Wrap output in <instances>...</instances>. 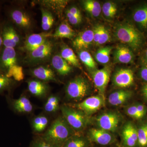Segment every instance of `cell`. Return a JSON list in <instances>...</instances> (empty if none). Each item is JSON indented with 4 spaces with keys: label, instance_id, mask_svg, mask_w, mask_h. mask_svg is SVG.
Listing matches in <instances>:
<instances>
[{
    "label": "cell",
    "instance_id": "6da1fadb",
    "mask_svg": "<svg viewBox=\"0 0 147 147\" xmlns=\"http://www.w3.org/2000/svg\"><path fill=\"white\" fill-rule=\"evenodd\" d=\"M75 131L63 117H59L53 123L43 135V140L58 147L74 135Z\"/></svg>",
    "mask_w": 147,
    "mask_h": 147
},
{
    "label": "cell",
    "instance_id": "7a4b0ae2",
    "mask_svg": "<svg viewBox=\"0 0 147 147\" xmlns=\"http://www.w3.org/2000/svg\"><path fill=\"white\" fill-rule=\"evenodd\" d=\"M115 35L121 42L126 44L132 50L140 49L144 42L142 34L131 24L122 23L118 24L115 29Z\"/></svg>",
    "mask_w": 147,
    "mask_h": 147
},
{
    "label": "cell",
    "instance_id": "3957f363",
    "mask_svg": "<svg viewBox=\"0 0 147 147\" xmlns=\"http://www.w3.org/2000/svg\"><path fill=\"white\" fill-rule=\"evenodd\" d=\"M61 111L64 119L74 131L80 132L86 127L89 119L82 111L67 106L62 107Z\"/></svg>",
    "mask_w": 147,
    "mask_h": 147
},
{
    "label": "cell",
    "instance_id": "277c9868",
    "mask_svg": "<svg viewBox=\"0 0 147 147\" xmlns=\"http://www.w3.org/2000/svg\"><path fill=\"white\" fill-rule=\"evenodd\" d=\"M90 90V85L88 81L83 77H78L68 83L66 93L69 99L78 101L88 95Z\"/></svg>",
    "mask_w": 147,
    "mask_h": 147
},
{
    "label": "cell",
    "instance_id": "5b68a950",
    "mask_svg": "<svg viewBox=\"0 0 147 147\" xmlns=\"http://www.w3.org/2000/svg\"><path fill=\"white\" fill-rule=\"evenodd\" d=\"M18 65L14 48L4 47L0 53V70L9 77L11 71Z\"/></svg>",
    "mask_w": 147,
    "mask_h": 147
},
{
    "label": "cell",
    "instance_id": "8992f818",
    "mask_svg": "<svg viewBox=\"0 0 147 147\" xmlns=\"http://www.w3.org/2000/svg\"><path fill=\"white\" fill-rule=\"evenodd\" d=\"M105 104L104 96L101 95L87 98L82 102L74 105V108L82 111L88 115L101 109Z\"/></svg>",
    "mask_w": 147,
    "mask_h": 147
},
{
    "label": "cell",
    "instance_id": "52a82bcc",
    "mask_svg": "<svg viewBox=\"0 0 147 147\" xmlns=\"http://www.w3.org/2000/svg\"><path fill=\"white\" fill-rule=\"evenodd\" d=\"M121 121V116L117 113L114 112H107L101 114L96 120L99 128L110 132L117 130Z\"/></svg>",
    "mask_w": 147,
    "mask_h": 147
},
{
    "label": "cell",
    "instance_id": "ba28073f",
    "mask_svg": "<svg viewBox=\"0 0 147 147\" xmlns=\"http://www.w3.org/2000/svg\"><path fill=\"white\" fill-rule=\"evenodd\" d=\"M95 70L92 73L94 83L100 95L104 96L106 87L110 81L111 69L110 67L105 66L101 69Z\"/></svg>",
    "mask_w": 147,
    "mask_h": 147
},
{
    "label": "cell",
    "instance_id": "9c48e42d",
    "mask_svg": "<svg viewBox=\"0 0 147 147\" xmlns=\"http://www.w3.org/2000/svg\"><path fill=\"white\" fill-rule=\"evenodd\" d=\"M134 74L129 69H121L116 71L113 76L114 86L121 88L130 86L134 82Z\"/></svg>",
    "mask_w": 147,
    "mask_h": 147
},
{
    "label": "cell",
    "instance_id": "30bf717a",
    "mask_svg": "<svg viewBox=\"0 0 147 147\" xmlns=\"http://www.w3.org/2000/svg\"><path fill=\"white\" fill-rule=\"evenodd\" d=\"M51 36H53V34L50 32L33 34L29 36L25 41L24 48L31 53L45 43L47 38Z\"/></svg>",
    "mask_w": 147,
    "mask_h": 147
},
{
    "label": "cell",
    "instance_id": "8fae6325",
    "mask_svg": "<svg viewBox=\"0 0 147 147\" xmlns=\"http://www.w3.org/2000/svg\"><path fill=\"white\" fill-rule=\"evenodd\" d=\"M1 35L4 47L14 48L20 42V38L18 34L13 27L10 25L3 28Z\"/></svg>",
    "mask_w": 147,
    "mask_h": 147
},
{
    "label": "cell",
    "instance_id": "7c38bea8",
    "mask_svg": "<svg viewBox=\"0 0 147 147\" xmlns=\"http://www.w3.org/2000/svg\"><path fill=\"white\" fill-rule=\"evenodd\" d=\"M93 40V30H88L80 33L74 40L72 44L77 50H83L88 48Z\"/></svg>",
    "mask_w": 147,
    "mask_h": 147
},
{
    "label": "cell",
    "instance_id": "4fadbf2b",
    "mask_svg": "<svg viewBox=\"0 0 147 147\" xmlns=\"http://www.w3.org/2000/svg\"><path fill=\"white\" fill-rule=\"evenodd\" d=\"M88 134L92 140L100 145H107L113 141V137L111 132L101 129H91Z\"/></svg>",
    "mask_w": 147,
    "mask_h": 147
},
{
    "label": "cell",
    "instance_id": "5bb4252c",
    "mask_svg": "<svg viewBox=\"0 0 147 147\" xmlns=\"http://www.w3.org/2000/svg\"><path fill=\"white\" fill-rule=\"evenodd\" d=\"M122 136L125 144L127 146L134 147L138 142L137 129L131 122L127 123L124 126Z\"/></svg>",
    "mask_w": 147,
    "mask_h": 147
},
{
    "label": "cell",
    "instance_id": "9a60e30c",
    "mask_svg": "<svg viewBox=\"0 0 147 147\" xmlns=\"http://www.w3.org/2000/svg\"><path fill=\"white\" fill-rule=\"evenodd\" d=\"M114 61L118 63H131L134 60V56L132 51L125 46L117 47L114 52Z\"/></svg>",
    "mask_w": 147,
    "mask_h": 147
},
{
    "label": "cell",
    "instance_id": "2e32d148",
    "mask_svg": "<svg viewBox=\"0 0 147 147\" xmlns=\"http://www.w3.org/2000/svg\"><path fill=\"white\" fill-rule=\"evenodd\" d=\"M9 15L12 21L19 27L28 28L31 25L30 18L23 11L13 9L11 11Z\"/></svg>",
    "mask_w": 147,
    "mask_h": 147
},
{
    "label": "cell",
    "instance_id": "e0dca14e",
    "mask_svg": "<svg viewBox=\"0 0 147 147\" xmlns=\"http://www.w3.org/2000/svg\"><path fill=\"white\" fill-rule=\"evenodd\" d=\"M53 48L52 42L47 40L45 43L30 53V57L34 61L45 59L51 55Z\"/></svg>",
    "mask_w": 147,
    "mask_h": 147
},
{
    "label": "cell",
    "instance_id": "ac0fdd59",
    "mask_svg": "<svg viewBox=\"0 0 147 147\" xmlns=\"http://www.w3.org/2000/svg\"><path fill=\"white\" fill-rule=\"evenodd\" d=\"M130 91L121 89L112 93L108 97V102L113 106H119L124 104L131 97Z\"/></svg>",
    "mask_w": 147,
    "mask_h": 147
},
{
    "label": "cell",
    "instance_id": "d6986e66",
    "mask_svg": "<svg viewBox=\"0 0 147 147\" xmlns=\"http://www.w3.org/2000/svg\"><path fill=\"white\" fill-rule=\"evenodd\" d=\"M53 67L59 74L62 76L67 75L72 70L71 65L61 57L60 55H55L52 59Z\"/></svg>",
    "mask_w": 147,
    "mask_h": 147
},
{
    "label": "cell",
    "instance_id": "ffe728a7",
    "mask_svg": "<svg viewBox=\"0 0 147 147\" xmlns=\"http://www.w3.org/2000/svg\"><path fill=\"white\" fill-rule=\"evenodd\" d=\"M11 105L13 110L18 113H30L33 110V106L29 99L25 96L12 100Z\"/></svg>",
    "mask_w": 147,
    "mask_h": 147
},
{
    "label": "cell",
    "instance_id": "44dd1931",
    "mask_svg": "<svg viewBox=\"0 0 147 147\" xmlns=\"http://www.w3.org/2000/svg\"><path fill=\"white\" fill-rule=\"evenodd\" d=\"M134 21L142 28L147 29V5L135 9L133 13Z\"/></svg>",
    "mask_w": 147,
    "mask_h": 147
},
{
    "label": "cell",
    "instance_id": "7402d4cb",
    "mask_svg": "<svg viewBox=\"0 0 147 147\" xmlns=\"http://www.w3.org/2000/svg\"><path fill=\"white\" fill-rule=\"evenodd\" d=\"M33 74L38 79L44 81H56L55 74L52 69L40 66L33 70Z\"/></svg>",
    "mask_w": 147,
    "mask_h": 147
},
{
    "label": "cell",
    "instance_id": "603a6c76",
    "mask_svg": "<svg viewBox=\"0 0 147 147\" xmlns=\"http://www.w3.org/2000/svg\"><path fill=\"white\" fill-rule=\"evenodd\" d=\"M28 88L30 92L37 96L45 94L47 90V87L40 81L32 80L28 82Z\"/></svg>",
    "mask_w": 147,
    "mask_h": 147
},
{
    "label": "cell",
    "instance_id": "cb8c5ba5",
    "mask_svg": "<svg viewBox=\"0 0 147 147\" xmlns=\"http://www.w3.org/2000/svg\"><path fill=\"white\" fill-rule=\"evenodd\" d=\"M60 55L69 65L81 68L79 60L71 48L67 47H63L61 50Z\"/></svg>",
    "mask_w": 147,
    "mask_h": 147
},
{
    "label": "cell",
    "instance_id": "d4e9b609",
    "mask_svg": "<svg viewBox=\"0 0 147 147\" xmlns=\"http://www.w3.org/2000/svg\"><path fill=\"white\" fill-rule=\"evenodd\" d=\"M74 30L67 23H63L58 27L56 31L53 34V36L60 38L71 39L74 36Z\"/></svg>",
    "mask_w": 147,
    "mask_h": 147
},
{
    "label": "cell",
    "instance_id": "484cf974",
    "mask_svg": "<svg viewBox=\"0 0 147 147\" xmlns=\"http://www.w3.org/2000/svg\"><path fill=\"white\" fill-rule=\"evenodd\" d=\"M85 9L93 17H98L102 11L100 4L98 2L93 0H86L83 1Z\"/></svg>",
    "mask_w": 147,
    "mask_h": 147
},
{
    "label": "cell",
    "instance_id": "4316f807",
    "mask_svg": "<svg viewBox=\"0 0 147 147\" xmlns=\"http://www.w3.org/2000/svg\"><path fill=\"white\" fill-rule=\"evenodd\" d=\"M112 50L113 47L109 46L98 49L95 55L96 60L100 63H108L110 61V53Z\"/></svg>",
    "mask_w": 147,
    "mask_h": 147
},
{
    "label": "cell",
    "instance_id": "83f0119b",
    "mask_svg": "<svg viewBox=\"0 0 147 147\" xmlns=\"http://www.w3.org/2000/svg\"><path fill=\"white\" fill-rule=\"evenodd\" d=\"M80 60L84 65L90 70H96V64L93 58L89 52L85 50H82L79 53Z\"/></svg>",
    "mask_w": 147,
    "mask_h": 147
},
{
    "label": "cell",
    "instance_id": "f1b7e54d",
    "mask_svg": "<svg viewBox=\"0 0 147 147\" xmlns=\"http://www.w3.org/2000/svg\"><path fill=\"white\" fill-rule=\"evenodd\" d=\"M42 21L41 27L44 31L49 30L53 26L54 23V18L52 13L45 9L41 8Z\"/></svg>",
    "mask_w": 147,
    "mask_h": 147
},
{
    "label": "cell",
    "instance_id": "f546056e",
    "mask_svg": "<svg viewBox=\"0 0 147 147\" xmlns=\"http://www.w3.org/2000/svg\"><path fill=\"white\" fill-rule=\"evenodd\" d=\"M73 136L63 143L62 147H86V142L84 138L79 136Z\"/></svg>",
    "mask_w": 147,
    "mask_h": 147
},
{
    "label": "cell",
    "instance_id": "4dcf8cb0",
    "mask_svg": "<svg viewBox=\"0 0 147 147\" xmlns=\"http://www.w3.org/2000/svg\"><path fill=\"white\" fill-rule=\"evenodd\" d=\"M13 81L3 72L0 71V93L10 90L13 86Z\"/></svg>",
    "mask_w": 147,
    "mask_h": 147
},
{
    "label": "cell",
    "instance_id": "1f68e13d",
    "mask_svg": "<svg viewBox=\"0 0 147 147\" xmlns=\"http://www.w3.org/2000/svg\"><path fill=\"white\" fill-rule=\"evenodd\" d=\"M117 6L115 3L112 2H107L103 4L102 7V11L103 15L106 18H113L117 13Z\"/></svg>",
    "mask_w": 147,
    "mask_h": 147
},
{
    "label": "cell",
    "instance_id": "d6a6232c",
    "mask_svg": "<svg viewBox=\"0 0 147 147\" xmlns=\"http://www.w3.org/2000/svg\"><path fill=\"white\" fill-rule=\"evenodd\" d=\"M48 123V119L44 116H40L35 118L32 122V126L35 131L41 132L46 128Z\"/></svg>",
    "mask_w": 147,
    "mask_h": 147
},
{
    "label": "cell",
    "instance_id": "836d02e7",
    "mask_svg": "<svg viewBox=\"0 0 147 147\" xmlns=\"http://www.w3.org/2000/svg\"><path fill=\"white\" fill-rule=\"evenodd\" d=\"M59 108V98L55 96H51L48 98L44 106L45 110L48 113L56 112Z\"/></svg>",
    "mask_w": 147,
    "mask_h": 147
},
{
    "label": "cell",
    "instance_id": "e575fe53",
    "mask_svg": "<svg viewBox=\"0 0 147 147\" xmlns=\"http://www.w3.org/2000/svg\"><path fill=\"white\" fill-rule=\"evenodd\" d=\"M138 132V142L141 146H147V122L141 125Z\"/></svg>",
    "mask_w": 147,
    "mask_h": 147
},
{
    "label": "cell",
    "instance_id": "d590c367",
    "mask_svg": "<svg viewBox=\"0 0 147 147\" xmlns=\"http://www.w3.org/2000/svg\"><path fill=\"white\" fill-rule=\"evenodd\" d=\"M110 39V34L107 29L101 25V33L99 41L97 45H101L109 42Z\"/></svg>",
    "mask_w": 147,
    "mask_h": 147
},
{
    "label": "cell",
    "instance_id": "8d00e7d4",
    "mask_svg": "<svg viewBox=\"0 0 147 147\" xmlns=\"http://www.w3.org/2000/svg\"><path fill=\"white\" fill-rule=\"evenodd\" d=\"M127 115L131 118L136 119H140L142 118L137 110L136 105L129 106L127 109Z\"/></svg>",
    "mask_w": 147,
    "mask_h": 147
},
{
    "label": "cell",
    "instance_id": "74e56055",
    "mask_svg": "<svg viewBox=\"0 0 147 147\" xmlns=\"http://www.w3.org/2000/svg\"><path fill=\"white\" fill-rule=\"evenodd\" d=\"M66 16L68 18L69 23L73 25H77L80 24L82 21V18L74 16L68 10L66 12Z\"/></svg>",
    "mask_w": 147,
    "mask_h": 147
},
{
    "label": "cell",
    "instance_id": "f35d334b",
    "mask_svg": "<svg viewBox=\"0 0 147 147\" xmlns=\"http://www.w3.org/2000/svg\"><path fill=\"white\" fill-rule=\"evenodd\" d=\"M101 25H98L95 26L94 28L93 31L94 34V40L96 44L97 45L100 36V33H101Z\"/></svg>",
    "mask_w": 147,
    "mask_h": 147
},
{
    "label": "cell",
    "instance_id": "ab89813d",
    "mask_svg": "<svg viewBox=\"0 0 147 147\" xmlns=\"http://www.w3.org/2000/svg\"><path fill=\"white\" fill-rule=\"evenodd\" d=\"M74 16H77V17L82 18V15L81 11L79 9L76 7H71L69 9H67Z\"/></svg>",
    "mask_w": 147,
    "mask_h": 147
},
{
    "label": "cell",
    "instance_id": "60d3db41",
    "mask_svg": "<svg viewBox=\"0 0 147 147\" xmlns=\"http://www.w3.org/2000/svg\"><path fill=\"white\" fill-rule=\"evenodd\" d=\"M141 78L145 82H147V65L144 66L140 71Z\"/></svg>",
    "mask_w": 147,
    "mask_h": 147
},
{
    "label": "cell",
    "instance_id": "b9f144b4",
    "mask_svg": "<svg viewBox=\"0 0 147 147\" xmlns=\"http://www.w3.org/2000/svg\"><path fill=\"white\" fill-rule=\"evenodd\" d=\"M34 147H57L53 145L45 142L44 140L37 142Z\"/></svg>",
    "mask_w": 147,
    "mask_h": 147
},
{
    "label": "cell",
    "instance_id": "7bdbcfd3",
    "mask_svg": "<svg viewBox=\"0 0 147 147\" xmlns=\"http://www.w3.org/2000/svg\"><path fill=\"white\" fill-rule=\"evenodd\" d=\"M136 106L139 114H140V116L142 118L146 113V107L142 104H137L136 105Z\"/></svg>",
    "mask_w": 147,
    "mask_h": 147
},
{
    "label": "cell",
    "instance_id": "ee69618b",
    "mask_svg": "<svg viewBox=\"0 0 147 147\" xmlns=\"http://www.w3.org/2000/svg\"><path fill=\"white\" fill-rule=\"evenodd\" d=\"M142 92L143 96L147 100V84L144 85L142 87Z\"/></svg>",
    "mask_w": 147,
    "mask_h": 147
},
{
    "label": "cell",
    "instance_id": "f6af8a7d",
    "mask_svg": "<svg viewBox=\"0 0 147 147\" xmlns=\"http://www.w3.org/2000/svg\"><path fill=\"white\" fill-rule=\"evenodd\" d=\"M3 45V41L2 39V37L1 35V32H0V48Z\"/></svg>",
    "mask_w": 147,
    "mask_h": 147
},
{
    "label": "cell",
    "instance_id": "bcb514c9",
    "mask_svg": "<svg viewBox=\"0 0 147 147\" xmlns=\"http://www.w3.org/2000/svg\"><path fill=\"white\" fill-rule=\"evenodd\" d=\"M145 60L146 63H147V49L146 50V53H145Z\"/></svg>",
    "mask_w": 147,
    "mask_h": 147
}]
</instances>
